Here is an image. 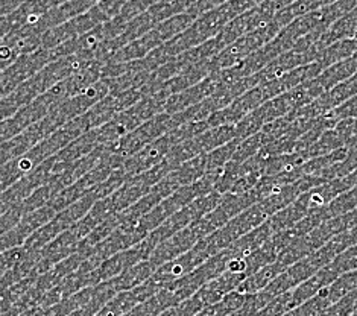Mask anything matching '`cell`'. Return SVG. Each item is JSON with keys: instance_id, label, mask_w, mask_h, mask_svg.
<instances>
[{"instance_id": "1", "label": "cell", "mask_w": 357, "mask_h": 316, "mask_svg": "<svg viewBox=\"0 0 357 316\" xmlns=\"http://www.w3.org/2000/svg\"><path fill=\"white\" fill-rule=\"evenodd\" d=\"M84 134H87V130L86 126L82 125L81 119L78 117L64 125L63 128H59L55 134L50 135L45 142L38 143L36 148H32L20 157L8 161V163L2 166V172H0L2 192L10 189L13 184H15L23 176L33 172V170L43 165L45 161L55 157L58 152H61L66 146H69L73 140L81 137Z\"/></svg>"}, {"instance_id": "2", "label": "cell", "mask_w": 357, "mask_h": 316, "mask_svg": "<svg viewBox=\"0 0 357 316\" xmlns=\"http://www.w3.org/2000/svg\"><path fill=\"white\" fill-rule=\"evenodd\" d=\"M86 64L87 63H84L76 55H72L59 58L56 61L46 66L43 70L38 72L36 76H32L26 82L19 85L8 96L2 98V104H0V108H2V122L13 117L24 105H28L40 96H43L45 93L55 87L56 84L66 80L67 76H70L76 70H79Z\"/></svg>"}, {"instance_id": "3", "label": "cell", "mask_w": 357, "mask_h": 316, "mask_svg": "<svg viewBox=\"0 0 357 316\" xmlns=\"http://www.w3.org/2000/svg\"><path fill=\"white\" fill-rule=\"evenodd\" d=\"M165 105L166 99L163 98L144 96L137 104L119 113L105 125L99 126L98 130H93L98 144L99 146H108V144L122 140L144 122L165 113Z\"/></svg>"}, {"instance_id": "4", "label": "cell", "mask_w": 357, "mask_h": 316, "mask_svg": "<svg viewBox=\"0 0 357 316\" xmlns=\"http://www.w3.org/2000/svg\"><path fill=\"white\" fill-rule=\"evenodd\" d=\"M175 128H178L175 116L161 113L155 117H152L151 121L140 125L137 130H134L122 140H119L117 143H113V144H108L107 148L112 152L117 153V156L128 160L130 157L134 156V153L140 152L143 148L149 146L151 143L157 142L167 133L174 131Z\"/></svg>"}, {"instance_id": "5", "label": "cell", "mask_w": 357, "mask_h": 316, "mask_svg": "<svg viewBox=\"0 0 357 316\" xmlns=\"http://www.w3.org/2000/svg\"><path fill=\"white\" fill-rule=\"evenodd\" d=\"M54 61L52 50L45 47H40L36 52L20 57L2 72V98L10 95L19 85L31 80L32 76H36Z\"/></svg>"}, {"instance_id": "6", "label": "cell", "mask_w": 357, "mask_h": 316, "mask_svg": "<svg viewBox=\"0 0 357 316\" xmlns=\"http://www.w3.org/2000/svg\"><path fill=\"white\" fill-rule=\"evenodd\" d=\"M54 169H55V157L49 158L45 161L43 165L38 166L33 172L28 174L19 179L15 184H13L10 189L2 192V198H0V207H2V213L13 209L17 204H20L29 196L37 192L40 187L46 186L50 178L54 176Z\"/></svg>"}, {"instance_id": "7", "label": "cell", "mask_w": 357, "mask_h": 316, "mask_svg": "<svg viewBox=\"0 0 357 316\" xmlns=\"http://www.w3.org/2000/svg\"><path fill=\"white\" fill-rule=\"evenodd\" d=\"M176 144L178 142L174 133H167L157 142L151 143L149 146L143 148L140 152L134 153L132 157L126 160L122 166L123 172L128 178H134L148 172V170L157 167L160 163H163L165 158L169 156V152H171Z\"/></svg>"}, {"instance_id": "8", "label": "cell", "mask_w": 357, "mask_h": 316, "mask_svg": "<svg viewBox=\"0 0 357 316\" xmlns=\"http://www.w3.org/2000/svg\"><path fill=\"white\" fill-rule=\"evenodd\" d=\"M56 215L58 213L50 207L49 204L38 209L37 211L31 213V215L22 219L19 225H15L10 232L2 234V241H0L2 242V251L11 250V248L15 246H23L33 233L38 232L40 228H43L46 224H49Z\"/></svg>"}, {"instance_id": "9", "label": "cell", "mask_w": 357, "mask_h": 316, "mask_svg": "<svg viewBox=\"0 0 357 316\" xmlns=\"http://www.w3.org/2000/svg\"><path fill=\"white\" fill-rule=\"evenodd\" d=\"M220 85L222 84L219 82L218 76L213 72L210 76H207L206 80L201 81L199 84L193 85V87L169 98L166 100V105H165V113H167V114L181 113V111L199 104V102L206 100L210 96H213L215 93L219 90Z\"/></svg>"}, {"instance_id": "10", "label": "cell", "mask_w": 357, "mask_h": 316, "mask_svg": "<svg viewBox=\"0 0 357 316\" xmlns=\"http://www.w3.org/2000/svg\"><path fill=\"white\" fill-rule=\"evenodd\" d=\"M84 262H86V259H84L82 255L73 254L72 257L55 264V266L52 269H49L46 274L40 276L36 283V289L38 292L46 295L49 290H52L54 287H56L59 283H61L63 280H66L67 277L72 276L73 272L78 271Z\"/></svg>"}, {"instance_id": "11", "label": "cell", "mask_w": 357, "mask_h": 316, "mask_svg": "<svg viewBox=\"0 0 357 316\" xmlns=\"http://www.w3.org/2000/svg\"><path fill=\"white\" fill-rule=\"evenodd\" d=\"M356 72H357V57L353 55L351 58L344 59V61L328 67L327 70H324L319 76H317L314 81L318 82L322 91L327 93L328 90L336 87V85L350 80Z\"/></svg>"}, {"instance_id": "12", "label": "cell", "mask_w": 357, "mask_h": 316, "mask_svg": "<svg viewBox=\"0 0 357 316\" xmlns=\"http://www.w3.org/2000/svg\"><path fill=\"white\" fill-rule=\"evenodd\" d=\"M356 32H357V8H354L351 13L345 14L336 23L331 24L328 31L321 37L318 46L319 49L324 50L326 47L333 45V43L354 38Z\"/></svg>"}, {"instance_id": "13", "label": "cell", "mask_w": 357, "mask_h": 316, "mask_svg": "<svg viewBox=\"0 0 357 316\" xmlns=\"http://www.w3.org/2000/svg\"><path fill=\"white\" fill-rule=\"evenodd\" d=\"M157 268L152 264L149 260L142 262L135 266L123 271L121 276L113 278V285L116 287V290L119 294L125 292V290H131L134 287H137L143 283H146L149 278H152V276L155 274Z\"/></svg>"}, {"instance_id": "14", "label": "cell", "mask_w": 357, "mask_h": 316, "mask_svg": "<svg viewBox=\"0 0 357 316\" xmlns=\"http://www.w3.org/2000/svg\"><path fill=\"white\" fill-rule=\"evenodd\" d=\"M93 294H95V286L82 289L75 295L66 298V300L59 301L52 307H49V309H43V316H69L73 312L81 309V307L87 306L91 301Z\"/></svg>"}, {"instance_id": "15", "label": "cell", "mask_w": 357, "mask_h": 316, "mask_svg": "<svg viewBox=\"0 0 357 316\" xmlns=\"http://www.w3.org/2000/svg\"><path fill=\"white\" fill-rule=\"evenodd\" d=\"M356 52H357V41L354 38H348V40L333 43L331 46L326 47L322 50L318 61L327 70L328 67H331L333 64H337L344 61V59L351 58Z\"/></svg>"}, {"instance_id": "16", "label": "cell", "mask_w": 357, "mask_h": 316, "mask_svg": "<svg viewBox=\"0 0 357 316\" xmlns=\"http://www.w3.org/2000/svg\"><path fill=\"white\" fill-rule=\"evenodd\" d=\"M246 298H248V295L233 290L231 294H228L219 303L204 307L197 316H229L236 310L241 309V307L246 303Z\"/></svg>"}, {"instance_id": "17", "label": "cell", "mask_w": 357, "mask_h": 316, "mask_svg": "<svg viewBox=\"0 0 357 316\" xmlns=\"http://www.w3.org/2000/svg\"><path fill=\"white\" fill-rule=\"evenodd\" d=\"M328 266L333 269L339 277L348 274V272L357 271V245L348 248L342 254H339Z\"/></svg>"}, {"instance_id": "18", "label": "cell", "mask_w": 357, "mask_h": 316, "mask_svg": "<svg viewBox=\"0 0 357 316\" xmlns=\"http://www.w3.org/2000/svg\"><path fill=\"white\" fill-rule=\"evenodd\" d=\"M28 254H29V251L26 250V246L24 245L2 251V255H0V268H2V276L6 274L8 271L14 269L15 266H19V264L28 257Z\"/></svg>"}, {"instance_id": "19", "label": "cell", "mask_w": 357, "mask_h": 316, "mask_svg": "<svg viewBox=\"0 0 357 316\" xmlns=\"http://www.w3.org/2000/svg\"><path fill=\"white\" fill-rule=\"evenodd\" d=\"M345 178H347L348 184L351 186V189H353V187H356V186H357V169L354 170V172H353L351 175H348V176H345Z\"/></svg>"}, {"instance_id": "20", "label": "cell", "mask_w": 357, "mask_h": 316, "mask_svg": "<svg viewBox=\"0 0 357 316\" xmlns=\"http://www.w3.org/2000/svg\"><path fill=\"white\" fill-rule=\"evenodd\" d=\"M33 310H36V309H32V310H28V312H24V313H22L20 316H33Z\"/></svg>"}, {"instance_id": "21", "label": "cell", "mask_w": 357, "mask_h": 316, "mask_svg": "<svg viewBox=\"0 0 357 316\" xmlns=\"http://www.w3.org/2000/svg\"><path fill=\"white\" fill-rule=\"evenodd\" d=\"M354 40H356V41H357V32H356V36H354Z\"/></svg>"}, {"instance_id": "22", "label": "cell", "mask_w": 357, "mask_h": 316, "mask_svg": "<svg viewBox=\"0 0 357 316\" xmlns=\"http://www.w3.org/2000/svg\"><path fill=\"white\" fill-rule=\"evenodd\" d=\"M354 57H357V52H356V54H354Z\"/></svg>"}]
</instances>
